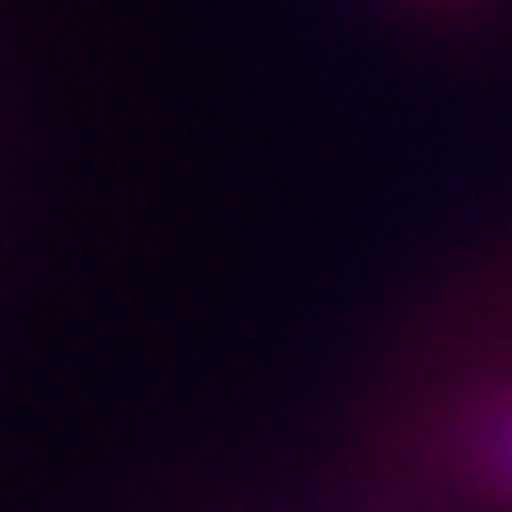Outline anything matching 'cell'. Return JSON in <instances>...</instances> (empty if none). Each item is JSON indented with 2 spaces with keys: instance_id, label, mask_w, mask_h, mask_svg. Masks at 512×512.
Here are the masks:
<instances>
[{
  "instance_id": "obj_2",
  "label": "cell",
  "mask_w": 512,
  "mask_h": 512,
  "mask_svg": "<svg viewBox=\"0 0 512 512\" xmlns=\"http://www.w3.org/2000/svg\"><path fill=\"white\" fill-rule=\"evenodd\" d=\"M424 11H465V6H481V0H413Z\"/></svg>"
},
{
  "instance_id": "obj_1",
  "label": "cell",
  "mask_w": 512,
  "mask_h": 512,
  "mask_svg": "<svg viewBox=\"0 0 512 512\" xmlns=\"http://www.w3.org/2000/svg\"><path fill=\"white\" fill-rule=\"evenodd\" d=\"M387 450L424 512H512V277L418 351Z\"/></svg>"
}]
</instances>
